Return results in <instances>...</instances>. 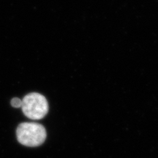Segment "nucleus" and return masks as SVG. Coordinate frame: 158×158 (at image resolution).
Here are the masks:
<instances>
[{
	"mask_svg": "<svg viewBox=\"0 0 158 158\" xmlns=\"http://www.w3.org/2000/svg\"><path fill=\"white\" fill-rule=\"evenodd\" d=\"M17 139L20 143L27 147H37L45 141L46 131L40 124L24 122L19 125L16 130Z\"/></svg>",
	"mask_w": 158,
	"mask_h": 158,
	"instance_id": "f257e3e1",
	"label": "nucleus"
},
{
	"mask_svg": "<svg viewBox=\"0 0 158 158\" xmlns=\"http://www.w3.org/2000/svg\"><path fill=\"white\" fill-rule=\"evenodd\" d=\"M21 108L24 115L31 119L43 118L48 111V104L46 98L39 93L27 94L22 100Z\"/></svg>",
	"mask_w": 158,
	"mask_h": 158,
	"instance_id": "f03ea898",
	"label": "nucleus"
},
{
	"mask_svg": "<svg viewBox=\"0 0 158 158\" xmlns=\"http://www.w3.org/2000/svg\"><path fill=\"white\" fill-rule=\"evenodd\" d=\"M21 104H22V100H21V99L14 98L11 100V105L13 107L20 108L21 107Z\"/></svg>",
	"mask_w": 158,
	"mask_h": 158,
	"instance_id": "7ed1b4c3",
	"label": "nucleus"
}]
</instances>
